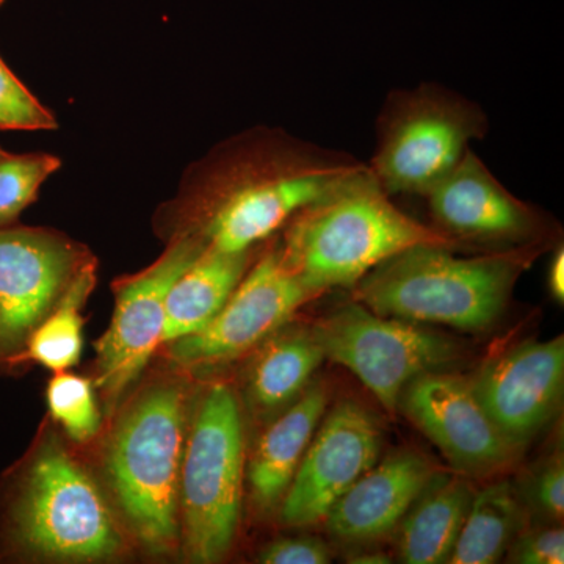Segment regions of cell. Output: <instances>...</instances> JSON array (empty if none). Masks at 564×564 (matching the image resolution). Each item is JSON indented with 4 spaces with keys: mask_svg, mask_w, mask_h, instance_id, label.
Returning <instances> with one entry per match:
<instances>
[{
    "mask_svg": "<svg viewBox=\"0 0 564 564\" xmlns=\"http://www.w3.org/2000/svg\"><path fill=\"white\" fill-rule=\"evenodd\" d=\"M436 231L452 243L524 247L536 239L543 220L533 207L511 195L473 150L429 195Z\"/></svg>",
    "mask_w": 564,
    "mask_h": 564,
    "instance_id": "cell-15",
    "label": "cell"
},
{
    "mask_svg": "<svg viewBox=\"0 0 564 564\" xmlns=\"http://www.w3.org/2000/svg\"><path fill=\"white\" fill-rule=\"evenodd\" d=\"M90 259L62 234L0 228V367L21 364L29 337Z\"/></svg>",
    "mask_w": 564,
    "mask_h": 564,
    "instance_id": "cell-9",
    "label": "cell"
},
{
    "mask_svg": "<svg viewBox=\"0 0 564 564\" xmlns=\"http://www.w3.org/2000/svg\"><path fill=\"white\" fill-rule=\"evenodd\" d=\"M3 2H6V0H0V3H3Z\"/></svg>",
    "mask_w": 564,
    "mask_h": 564,
    "instance_id": "cell-32",
    "label": "cell"
},
{
    "mask_svg": "<svg viewBox=\"0 0 564 564\" xmlns=\"http://www.w3.org/2000/svg\"><path fill=\"white\" fill-rule=\"evenodd\" d=\"M513 562L521 564H563L562 529L534 530L522 536L513 547Z\"/></svg>",
    "mask_w": 564,
    "mask_h": 564,
    "instance_id": "cell-27",
    "label": "cell"
},
{
    "mask_svg": "<svg viewBox=\"0 0 564 564\" xmlns=\"http://www.w3.org/2000/svg\"><path fill=\"white\" fill-rule=\"evenodd\" d=\"M399 408L462 474L489 477L519 454L478 402L470 381L456 375H421L404 388Z\"/></svg>",
    "mask_w": 564,
    "mask_h": 564,
    "instance_id": "cell-13",
    "label": "cell"
},
{
    "mask_svg": "<svg viewBox=\"0 0 564 564\" xmlns=\"http://www.w3.org/2000/svg\"><path fill=\"white\" fill-rule=\"evenodd\" d=\"M313 333L325 359L350 370L388 411L399 408L415 378L440 372L462 356L452 337L375 314L358 302L326 315Z\"/></svg>",
    "mask_w": 564,
    "mask_h": 564,
    "instance_id": "cell-8",
    "label": "cell"
},
{
    "mask_svg": "<svg viewBox=\"0 0 564 564\" xmlns=\"http://www.w3.org/2000/svg\"><path fill=\"white\" fill-rule=\"evenodd\" d=\"M534 502L543 513L563 519L564 513V467L562 458L545 464L534 478Z\"/></svg>",
    "mask_w": 564,
    "mask_h": 564,
    "instance_id": "cell-28",
    "label": "cell"
},
{
    "mask_svg": "<svg viewBox=\"0 0 564 564\" xmlns=\"http://www.w3.org/2000/svg\"><path fill=\"white\" fill-rule=\"evenodd\" d=\"M328 402L325 384L310 386L262 434L248 466V484L259 507L269 510L284 499Z\"/></svg>",
    "mask_w": 564,
    "mask_h": 564,
    "instance_id": "cell-17",
    "label": "cell"
},
{
    "mask_svg": "<svg viewBox=\"0 0 564 564\" xmlns=\"http://www.w3.org/2000/svg\"><path fill=\"white\" fill-rule=\"evenodd\" d=\"M563 383L562 336L518 345L485 364L470 381L486 413L518 448L529 444L554 417Z\"/></svg>",
    "mask_w": 564,
    "mask_h": 564,
    "instance_id": "cell-14",
    "label": "cell"
},
{
    "mask_svg": "<svg viewBox=\"0 0 564 564\" xmlns=\"http://www.w3.org/2000/svg\"><path fill=\"white\" fill-rule=\"evenodd\" d=\"M473 499L474 491L467 481L437 475L399 525L402 562L448 563Z\"/></svg>",
    "mask_w": 564,
    "mask_h": 564,
    "instance_id": "cell-19",
    "label": "cell"
},
{
    "mask_svg": "<svg viewBox=\"0 0 564 564\" xmlns=\"http://www.w3.org/2000/svg\"><path fill=\"white\" fill-rule=\"evenodd\" d=\"M285 265L280 247L263 252L247 270L228 302L209 323L172 345V358L185 367L215 366L239 358L315 299Z\"/></svg>",
    "mask_w": 564,
    "mask_h": 564,
    "instance_id": "cell-11",
    "label": "cell"
},
{
    "mask_svg": "<svg viewBox=\"0 0 564 564\" xmlns=\"http://www.w3.org/2000/svg\"><path fill=\"white\" fill-rule=\"evenodd\" d=\"M0 6H2V3H0Z\"/></svg>",
    "mask_w": 564,
    "mask_h": 564,
    "instance_id": "cell-33",
    "label": "cell"
},
{
    "mask_svg": "<svg viewBox=\"0 0 564 564\" xmlns=\"http://www.w3.org/2000/svg\"><path fill=\"white\" fill-rule=\"evenodd\" d=\"M350 563L358 564H386L391 563L388 555L378 554V552H366V554H359L352 556V560H348Z\"/></svg>",
    "mask_w": 564,
    "mask_h": 564,
    "instance_id": "cell-30",
    "label": "cell"
},
{
    "mask_svg": "<svg viewBox=\"0 0 564 564\" xmlns=\"http://www.w3.org/2000/svg\"><path fill=\"white\" fill-rule=\"evenodd\" d=\"M521 522V508L510 481L474 494L469 513L448 563L492 564L502 558Z\"/></svg>",
    "mask_w": 564,
    "mask_h": 564,
    "instance_id": "cell-22",
    "label": "cell"
},
{
    "mask_svg": "<svg viewBox=\"0 0 564 564\" xmlns=\"http://www.w3.org/2000/svg\"><path fill=\"white\" fill-rule=\"evenodd\" d=\"M0 536L11 552L61 562H96L122 549L120 529L98 486L51 441L11 478L0 505Z\"/></svg>",
    "mask_w": 564,
    "mask_h": 564,
    "instance_id": "cell-4",
    "label": "cell"
},
{
    "mask_svg": "<svg viewBox=\"0 0 564 564\" xmlns=\"http://www.w3.org/2000/svg\"><path fill=\"white\" fill-rule=\"evenodd\" d=\"M532 252L459 258L440 245H415L375 267L355 285V302L383 317L485 332L499 321Z\"/></svg>",
    "mask_w": 564,
    "mask_h": 564,
    "instance_id": "cell-3",
    "label": "cell"
},
{
    "mask_svg": "<svg viewBox=\"0 0 564 564\" xmlns=\"http://www.w3.org/2000/svg\"><path fill=\"white\" fill-rule=\"evenodd\" d=\"M250 254H229L206 245L173 282L165 303L162 345L199 332L215 317L250 269Z\"/></svg>",
    "mask_w": 564,
    "mask_h": 564,
    "instance_id": "cell-18",
    "label": "cell"
},
{
    "mask_svg": "<svg viewBox=\"0 0 564 564\" xmlns=\"http://www.w3.org/2000/svg\"><path fill=\"white\" fill-rule=\"evenodd\" d=\"M61 159L46 152L0 154V228L13 226L36 202L41 185L61 169Z\"/></svg>",
    "mask_w": 564,
    "mask_h": 564,
    "instance_id": "cell-23",
    "label": "cell"
},
{
    "mask_svg": "<svg viewBox=\"0 0 564 564\" xmlns=\"http://www.w3.org/2000/svg\"><path fill=\"white\" fill-rule=\"evenodd\" d=\"M280 333V332H278ZM325 361L313 329H289L263 340L248 372V399L261 413L295 402Z\"/></svg>",
    "mask_w": 564,
    "mask_h": 564,
    "instance_id": "cell-20",
    "label": "cell"
},
{
    "mask_svg": "<svg viewBox=\"0 0 564 564\" xmlns=\"http://www.w3.org/2000/svg\"><path fill=\"white\" fill-rule=\"evenodd\" d=\"M369 165L337 181L288 223L285 265L315 295L355 288L375 267L415 245H455L392 203Z\"/></svg>",
    "mask_w": 564,
    "mask_h": 564,
    "instance_id": "cell-2",
    "label": "cell"
},
{
    "mask_svg": "<svg viewBox=\"0 0 564 564\" xmlns=\"http://www.w3.org/2000/svg\"><path fill=\"white\" fill-rule=\"evenodd\" d=\"M383 432L370 411L343 400L323 415L295 477L281 500V522L310 527L325 522L337 500L380 456Z\"/></svg>",
    "mask_w": 564,
    "mask_h": 564,
    "instance_id": "cell-12",
    "label": "cell"
},
{
    "mask_svg": "<svg viewBox=\"0 0 564 564\" xmlns=\"http://www.w3.org/2000/svg\"><path fill=\"white\" fill-rule=\"evenodd\" d=\"M434 464L417 452L399 451L375 463L337 500L325 524L334 540L370 543L388 536L437 477Z\"/></svg>",
    "mask_w": 564,
    "mask_h": 564,
    "instance_id": "cell-16",
    "label": "cell"
},
{
    "mask_svg": "<svg viewBox=\"0 0 564 564\" xmlns=\"http://www.w3.org/2000/svg\"><path fill=\"white\" fill-rule=\"evenodd\" d=\"M204 247L192 234H176L158 261L115 284L113 317L96 343L98 386L109 406L121 399L162 345L166 295Z\"/></svg>",
    "mask_w": 564,
    "mask_h": 564,
    "instance_id": "cell-10",
    "label": "cell"
},
{
    "mask_svg": "<svg viewBox=\"0 0 564 564\" xmlns=\"http://www.w3.org/2000/svg\"><path fill=\"white\" fill-rule=\"evenodd\" d=\"M185 408L181 386H152L121 415L107 448L111 489L137 540L152 554L172 551L180 540Z\"/></svg>",
    "mask_w": 564,
    "mask_h": 564,
    "instance_id": "cell-5",
    "label": "cell"
},
{
    "mask_svg": "<svg viewBox=\"0 0 564 564\" xmlns=\"http://www.w3.org/2000/svg\"><path fill=\"white\" fill-rule=\"evenodd\" d=\"M488 129L478 104L443 85L392 91L378 118L370 172L389 196L425 198Z\"/></svg>",
    "mask_w": 564,
    "mask_h": 564,
    "instance_id": "cell-6",
    "label": "cell"
},
{
    "mask_svg": "<svg viewBox=\"0 0 564 564\" xmlns=\"http://www.w3.org/2000/svg\"><path fill=\"white\" fill-rule=\"evenodd\" d=\"M2 152H3V150H2V148H0V154H2Z\"/></svg>",
    "mask_w": 564,
    "mask_h": 564,
    "instance_id": "cell-31",
    "label": "cell"
},
{
    "mask_svg": "<svg viewBox=\"0 0 564 564\" xmlns=\"http://www.w3.org/2000/svg\"><path fill=\"white\" fill-rule=\"evenodd\" d=\"M47 408L70 440L85 443L95 436L101 422L93 383L80 375L57 372L46 389Z\"/></svg>",
    "mask_w": 564,
    "mask_h": 564,
    "instance_id": "cell-24",
    "label": "cell"
},
{
    "mask_svg": "<svg viewBox=\"0 0 564 564\" xmlns=\"http://www.w3.org/2000/svg\"><path fill=\"white\" fill-rule=\"evenodd\" d=\"M245 474L239 402L228 386L207 391L185 440L180 505L185 554L220 562L239 529Z\"/></svg>",
    "mask_w": 564,
    "mask_h": 564,
    "instance_id": "cell-7",
    "label": "cell"
},
{
    "mask_svg": "<svg viewBox=\"0 0 564 564\" xmlns=\"http://www.w3.org/2000/svg\"><path fill=\"white\" fill-rule=\"evenodd\" d=\"M549 291L558 303L564 300V251L563 247L556 248L552 261L549 263Z\"/></svg>",
    "mask_w": 564,
    "mask_h": 564,
    "instance_id": "cell-29",
    "label": "cell"
},
{
    "mask_svg": "<svg viewBox=\"0 0 564 564\" xmlns=\"http://www.w3.org/2000/svg\"><path fill=\"white\" fill-rule=\"evenodd\" d=\"M265 564H326L332 562L328 545L318 538H281L267 545L259 555Z\"/></svg>",
    "mask_w": 564,
    "mask_h": 564,
    "instance_id": "cell-26",
    "label": "cell"
},
{
    "mask_svg": "<svg viewBox=\"0 0 564 564\" xmlns=\"http://www.w3.org/2000/svg\"><path fill=\"white\" fill-rule=\"evenodd\" d=\"M54 115L0 57V131H54Z\"/></svg>",
    "mask_w": 564,
    "mask_h": 564,
    "instance_id": "cell-25",
    "label": "cell"
},
{
    "mask_svg": "<svg viewBox=\"0 0 564 564\" xmlns=\"http://www.w3.org/2000/svg\"><path fill=\"white\" fill-rule=\"evenodd\" d=\"M96 285V262L82 265L61 302L29 337L21 362L32 361L52 372H65L80 361L84 348L82 310Z\"/></svg>",
    "mask_w": 564,
    "mask_h": 564,
    "instance_id": "cell-21",
    "label": "cell"
},
{
    "mask_svg": "<svg viewBox=\"0 0 564 564\" xmlns=\"http://www.w3.org/2000/svg\"><path fill=\"white\" fill-rule=\"evenodd\" d=\"M361 165L278 129L239 133L182 181L181 203L193 221L176 234H192L229 254L251 251Z\"/></svg>",
    "mask_w": 564,
    "mask_h": 564,
    "instance_id": "cell-1",
    "label": "cell"
}]
</instances>
